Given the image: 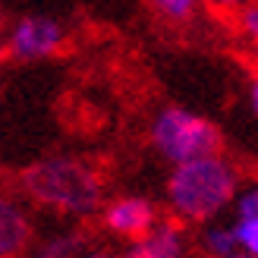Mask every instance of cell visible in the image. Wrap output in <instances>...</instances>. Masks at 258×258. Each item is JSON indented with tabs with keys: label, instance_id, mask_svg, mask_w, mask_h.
I'll return each mask as SVG.
<instances>
[{
	"label": "cell",
	"instance_id": "cell-15",
	"mask_svg": "<svg viewBox=\"0 0 258 258\" xmlns=\"http://www.w3.org/2000/svg\"><path fill=\"white\" fill-rule=\"evenodd\" d=\"M252 107H255V113H258V79L252 82Z\"/></svg>",
	"mask_w": 258,
	"mask_h": 258
},
{
	"label": "cell",
	"instance_id": "cell-13",
	"mask_svg": "<svg viewBox=\"0 0 258 258\" xmlns=\"http://www.w3.org/2000/svg\"><path fill=\"white\" fill-rule=\"evenodd\" d=\"M239 29L246 32L252 41L258 44V4H246L239 7Z\"/></svg>",
	"mask_w": 258,
	"mask_h": 258
},
{
	"label": "cell",
	"instance_id": "cell-5",
	"mask_svg": "<svg viewBox=\"0 0 258 258\" xmlns=\"http://www.w3.org/2000/svg\"><path fill=\"white\" fill-rule=\"evenodd\" d=\"M101 221L113 236H126V239H139L158 224V208L142 199V196H123L104 205Z\"/></svg>",
	"mask_w": 258,
	"mask_h": 258
},
{
	"label": "cell",
	"instance_id": "cell-6",
	"mask_svg": "<svg viewBox=\"0 0 258 258\" xmlns=\"http://www.w3.org/2000/svg\"><path fill=\"white\" fill-rule=\"evenodd\" d=\"M123 258H186V233L173 221H158L145 236L133 239Z\"/></svg>",
	"mask_w": 258,
	"mask_h": 258
},
{
	"label": "cell",
	"instance_id": "cell-7",
	"mask_svg": "<svg viewBox=\"0 0 258 258\" xmlns=\"http://www.w3.org/2000/svg\"><path fill=\"white\" fill-rule=\"evenodd\" d=\"M32 242V221L16 202H0V258H19Z\"/></svg>",
	"mask_w": 258,
	"mask_h": 258
},
{
	"label": "cell",
	"instance_id": "cell-9",
	"mask_svg": "<svg viewBox=\"0 0 258 258\" xmlns=\"http://www.w3.org/2000/svg\"><path fill=\"white\" fill-rule=\"evenodd\" d=\"M82 249H85L82 233H60L54 239L41 242V246H35V252L29 258H79Z\"/></svg>",
	"mask_w": 258,
	"mask_h": 258
},
{
	"label": "cell",
	"instance_id": "cell-11",
	"mask_svg": "<svg viewBox=\"0 0 258 258\" xmlns=\"http://www.w3.org/2000/svg\"><path fill=\"white\" fill-rule=\"evenodd\" d=\"M236 221H258V186L236 196Z\"/></svg>",
	"mask_w": 258,
	"mask_h": 258
},
{
	"label": "cell",
	"instance_id": "cell-16",
	"mask_svg": "<svg viewBox=\"0 0 258 258\" xmlns=\"http://www.w3.org/2000/svg\"><path fill=\"white\" fill-rule=\"evenodd\" d=\"M82 258H117V255H110V252H88V255H82Z\"/></svg>",
	"mask_w": 258,
	"mask_h": 258
},
{
	"label": "cell",
	"instance_id": "cell-3",
	"mask_svg": "<svg viewBox=\"0 0 258 258\" xmlns=\"http://www.w3.org/2000/svg\"><path fill=\"white\" fill-rule=\"evenodd\" d=\"M151 145L161 151V158L186 164L208 154H221L224 139L211 120L183 107H164L151 123Z\"/></svg>",
	"mask_w": 258,
	"mask_h": 258
},
{
	"label": "cell",
	"instance_id": "cell-17",
	"mask_svg": "<svg viewBox=\"0 0 258 258\" xmlns=\"http://www.w3.org/2000/svg\"><path fill=\"white\" fill-rule=\"evenodd\" d=\"M227 258H258V255H249V252H246V255H227Z\"/></svg>",
	"mask_w": 258,
	"mask_h": 258
},
{
	"label": "cell",
	"instance_id": "cell-1",
	"mask_svg": "<svg viewBox=\"0 0 258 258\" xmlns=\"http://www.w3.org/2000/svg\"><path fill=\"white\" fill-rule=\"evenodd\" d=\"M16 183L35 205L73 217L95 214L101 208V199H104V183L92 170V164L67 158V154L29 164Z\"/></svg>",
	"mask_w": 258,
	"mask_h": 258
},
{
	"label": "cell",
	"instance_id": "cell-8",
	"mask_svg": "<svg viewBox=\"0 0 258 258\" xmlns=\"http://www.w3.org/2000/svg\"><path fill=\"white\" fill-rule=\"evenodd\" d=\"M202 249L208 255H214V258L236 255V249H239L236 224H208L202 230Z\"/></svg>",
	"mask_w": 258,
	"mask_h": 258
},
{
	"label": "cell",
	"instance_id": "cell-12",
	"mask_svg": "<svg viewBox=\"0 0 258 258\" xmlns=\"http://www.w3.org/2000/svg\"><path fill=\"white\" fill-rule=\"evenodd\" d=\"M236 233H239V249L258 255V221H236Z\"/></svg>",
	"mask_w": 258,
	"mask_h": 258
},
{
	"label": "cell",
	"instance_id": "cell-4",
	"mask_svg": "<svg viewBox=\"0 0 258 258\" xmlns=\"http://www.w3.org/2000/svg\"><path fill=\"white\" fill-rule=\"evenodd\" d=\"M63 22L50 16H22L13 22V29L7 35V57L13 60H44L54 57L63 47Z\"/></svg>",
	"mask_w": 258,
	"mask_h": 258
},
{
	"label": "cell",
	"instance_id": "cell-18",
	"mask_svg": "<svg viewBox=\"0 0 258 258\" xmlns=\"http://www.w3.org/2000/svg\"><path fill=\"white\" fill-rule=\"evenodd\" d=\"M255 57H258V44H255Z\"/></svg>",
	"mask_w": 258,
	"mask_h": 258
},
{
	"label": "cell",
	"instance_id": "cell-14",
	"mask_svg": "<svg viewBox=\"0 0 258 258\" xmlns=\"http://www.w3.org/2000/svg\"><path fill=\"white\" fill-rule=\"evenodd\" d=\"M208 4H214V7H239V4H246V0H208Z\"/></svg>",
	"mask_w": 258,
	"mask_h": 258
},
{
	"label": "cell",
	"instance_id": "cell-2",
	"mask_svg": "<svg viewBox=\"0 0 258 258\" xmlns=\"http://www.w3.org/2000/svg\"><path fill=\"white\" fill-rule=\"evenodd\" d=\"M236 167L221 154H208V158L173 164L167 176V202L176 217L202 224L217 217L236 199Z\"/></svg>",
	"mask_w": 258,
	"mask_h": 258
},
{
	"label": "cell",
	"instance_id": "cell-10",
	"mask_svg": "<svg viewBox=\"0 0 258 258\" xmlns=\"http://www.w3.org/2000/svg\"><path fill=\"white\" fill-rule=\"evenodd\" d=\"M148 4H151V10L158 13V16H164V19H170V22H186V19L196 16V10H199L202 0H148Z\"/></svg>",
	"mask_w": 258,
	"mask_h": 258
}]
</instances>
